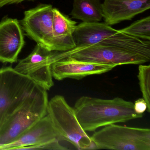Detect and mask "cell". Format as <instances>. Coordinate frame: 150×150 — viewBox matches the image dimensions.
<instances>
[{
	"mask_svg": "<svg viewBox=\"0 0 150 150\" xmlns=\"http://www.w3.org/2000/svg\"><path fill=\"white\" fill-rule=\"evenodd\" d=\"M78 121L86 132L100 127L141 118L134 109V103L120 97L106 100L88 96L79 98L74 107Z\"/></svg>",
	"mask_w": 150,
	"mask_h": 150,
	"instance_id": "1",
	"label": "cell"
},
{
	"mask_svg": "<svg viewBox=\"0 0 150 150\" xmlns=\"http://www.w3.org/2000/svg\"><path fill=\"white\" fill-rule=\"evenodd\" d=\"M76 47L100 45L124 49L150 58V41L124 33L105 23H81L73 34Z\"/></svg>",
	"mask_w": 150,
	"mask_h": 150,
	"instance_id": "2",
	"label": "cell"
},
{
	"mask_svg": "<svg viewBox=\"0 0 150 150\" xmlns=\"http://www.w3.org/2000/svg\"><path fill=\"white\" fill-rule=\"evenodd\" d=\"M41 88L11 67L0 69V129L13 113Z\"/></svg>",
	"mask_w": 150,
	"mask_h": 150,
	"instance_id": "3",
	"label": "cell"
},
{
	"mask_svg": "<svg viewBox=\"0 0 150 150\" xmlns=\"http://www.w3.org/2000/svg\"><path fill=\"white\" fill-rule=\"evenodd\" d=\"M47 90L40 88L5 121L0 129V146L15 141L47 114Z\"/></svg>",
	"mask_w": 150,
	"mask_h": 150,
	"instance_id": "4",
	"label": "cell"
},
{
	"mask_svg": "<svg viewBox=\"0 0 150 150\" xmlns=\"http://www.w3.org/2000/svg\"><path fill=\"white\" fill-rule=\"evenodd\" d=\"M47 114L60 140L69 142L79 150L95 149L91 137L78 121L74 109L64 96L56 95L49 101Z\"/></svg>",
	"mask_w": 150,
	"mask_h": 150,
	"instance_id": "5",
	"label": "cell"
},
{
	"mask_svg": "<svg viewBox=\"0 0 150 150\" xmlns=\"http://www.w3.org/2000/svg\"><path fill=\"white\" fill-rule=\"evenodd\" d=\"M95 149L150 150V129L117 125L104 126L91 136Z\"/></svg>",
	"mask_w": 150,
	"mask_h": 150,
	"instance_id": "6",
	"label": "cell"
},
{
	"mask_svg": "<svg viewBox=\"0 0 150 150\" xmlns=\"http://www.w3.org/2000/svg\"><path fill=\"white\" fill-rule=\"evenodd\" d=\"M86 62L111 65L142 64L150 61V58L124 49L100 45L75 47L63 52H56L55 62L67 57Z\"/></svg>",
	"mask_w": 150,
	"mask_h": 150,
	"instance_id": "7",
	"label": "cell"
},
{
	"mask_svg": "<svg viewBox=\"0 0 150 150\" xmlns=\"http://www.w3.org/2000/svg\"><path fill=\"white\" fill-rule=\"evenodd\" d=\"M53 8L52 5H39L25 11L21 22L26 35L50 51H54Z\"/></svg>",
	"mask_w": 150,
	"mask_h": 150,
	"instance_id": "8",
	"label": "cell"
},
{
	"mask_svg": "<svg viewBox=\"0 0 150 150\" xmlns=\"http://www.w3.org/2000/svg\"><path fill=\"white\" fill-rule=\"evenodd\" d=\"M55 51H50L37 44L33 51L21 59L14 69L29 78L38 86L49 90L54 85L51 65Z\"/></svg>",
	"mask_w": 150,
	"mask_h": 150,
	"instance_id": "9",
	"label": "cell"
},
{
	"mask_svg": "<svg viewBox=\"0 0 150 150\" xmlns=\"http://www.w3.org/2000/svg\"><path fill=\"white\" fill-rule=\"evenodd\" d=\"M115 67L111 65L81 61L69 57L54 62L51 70L52 77L57 80L67 78L79 80L89 75L105 73Z\"/></svg>",
	"mask_w": 150,
	"mask_h": 150,
	"instance_id": "10",
	"label": "cell"
},
{
	"mask_svg": "<svg viewBox=\"0 0 150 150\" xmlns=\"http://www.w3.org/2000/svg\"><path fill=\"white\" fill-rule=\"evenodd\" d=\"M24 44L23 30L17 19L6 18L0 22V62H17Z\"/></svg>",
	"mask_w": 150,
	"mask_h": 150,
	"instance_id": "11",
	"label": "cell"
},
{
	"mask_svg": "<svg viewBox=\"0 0 150 150\" xmlns=\"http://www.w3.org/2000/svg\"><path fill=\"white\" fill-rule=\"evenodd\" d=\"M60 140L48 114L37 122L15 141L0 146V150H24L26 147Z\"/></svg>",
	"mask_w": 150,
	"mask_h": 150,
	"instance_id": "12",
	"label": "cell"
},
{
	"mask_svg": "<svg viewBox=\"0 0 150 150\" xmlns=\"http://www.w3.org/2000/svg\"><path fill=\"white\" fill-rule=\"evenodd\" d=\"M102 7L104 23L111 26L150 9V0H104Z\"/></svg>",
	"mask_w": 150,
	"mask_h": 150,
	"instance_id": "13",
	"label": "cell"
},
{
	"mask_svg": "<svg viewBox=\"0 0 150 150\" xmlns=\"http://www.w3.org/2000/svg\"><path fill=\"white\" fill-rule=\"evenodd\" d=\"M53 13L54 51L63 52L74 49L76 46L73 34L77 23L57 8H53Z\"/></svg>",
	"mask_w": 150,
	"mask_h": 150,
	"instance_id": "14",
	"label": "cell"
},
{
	"mask_svg": "<svg viewBox=\"0 0 150 150\" xmlns=\"http://www.w3.org/2000/svg\"><path fill=\"white\" fill-rule=\"evenodd\" d=\"M70 15L82 23L100 22L103 18L100 0H74Z\"/></svg>",
	"mask_w": 150,
	"mask_h": 150,
	"instance_id": "15",
	"label": "cell"
},
{
	"mask_svg": "<svg viewBox=\"0 0 150 150\" xmlns=\"http://www.w3.org/2000/svg\"><path fill=\"white\" fill-rule=\"evenodd\" d=\"M120 30L136 38L150 41V16L136 21L130 26Z\"/></svg>",
	"mask_w": 150,
	"mask_h": 150,
	"instance_id": "16",
	"label": "cell"
},
{
	"mask_svg": "<svg viewBox=\"0 0 150 150\" xmlns=\"http://www.w3.org/2000/svg\"><path fill=\"white\" fill-rule=\"evenodd\" d=\"M138 79L143 98L147 104L146 111L150 112V66L139 64Z\"/></svg>",
	"mask_w": 150,
	"mask_h": 150,
	"instance_id": "17",
	"label": "cell"
},
{
	"mask_svg": "<svg viewBox=\"0 0 150 150\" xmlns=\"http://www.w3.org/2000/svg\"><path fill=\"white\" fill-rule=\"evenodd\" d=\"M59 144V140L26 147L24 150H67Z\"/></svg>",
	"mask_w": 150,
	"mask_h": 150,
	"instance_id": "18",
	"label": "cell"
},
{
	"mask_svg": "<svg viewBox=\"0 0 150 150\" xmlns=\"http://www.w3.org/2000/svg\"><path fill=\"white\" fill-rule=\"evenodd\" d=\"M147 104L143 98H140L135 101L134 103V109L136 113L143 114L147 110Z\"/></svg>",
	"mask_w": 150,
	"mask_h": 150,
	"instance_id": "19",
	"label": "cell"
},
{
	"mask_svg": "<svg viewBox=\"0 0 150 150\" xmlns=\"http://www.w3.org/2000/svg\"><path fill=\"white\" fill-rule=\"evenodd\" d=\"M35 0H0V8L13 4H17L25 1H34Z\"/></svg>",
	"mask_w": 150,
	"mask_h": 150,
	"instance_id": "20",
	"label": "cell"
}]
</instances>
